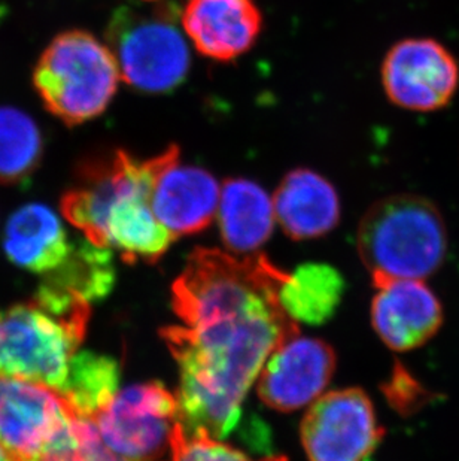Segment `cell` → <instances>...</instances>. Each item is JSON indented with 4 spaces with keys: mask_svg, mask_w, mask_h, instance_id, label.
Wrapping results in <instances>:
<instances>
[{
    "mask_svg": "<svg viewBox=\"0 0 459 461\" xmlns=\"http://www.w3.org/2000/svg\"><path fill=\"white\" fill-rule=\"evenodd\" d=\"M142 2H157V0H142Z\"/></svg>",
    "mask_w": 459,
    "mask_h": 461,
    "instance_id": "d4e9b609",
    "label": "cell"
},
{
    "mask_svg": "<svg viewBox=\"0 0 459 461\" xmlns=\"http://www.w3.org/2000/svg\"><path fill=\"white\" fill-rule=\"evenodd\" d=\"M120 70L109 47L84 31L61 33L36 66L33 83L45 108L68 126L104 113L117 93Z\"/></svg>",
    "mask_w": 459,
    "mask_h": 461,
    "instance_id": "277c9868",
    "label": "cell"
},
{
    "mask_svg": "<svg viewBox=\"0 0 459 461\" xmlns=\"http://www.w3.org/2000/svg\"><path fill=\"white\" fill-rule=\"evenodd\" d=\"M4 249L9 260L22 269L48 275L68 258L72 244L52 209L31 203L9 218Z\"/></svg>",
    "mask_w": 459,
    "mask_h": 461,
    "instance_id": "2e32d148",
    "label": "cell"
},
{
    "mask_svg": "<svg viewBox=\"0 0 459 461\" xmlns=\"http://www.w3.org/2000/svg\"><path fill=\"white\" fill-rule=\"evenodd\" d=\"M0 461H15L9 456L8 451L4 448V445L2 444H0Z\"/></svg>",
    "mask_w": 459,
    "mask_h": 461,
    "instance_id": "cb8c5ba5",
    "label": "cell"
},
{
    "mask_svg": "<svg viewBox=\"0 0 459 461\" xmlns=\"http://www.w3.org/2000/svg\"><path fill=\"white\" fill-rule=\"evenodd\" d=\"M334 367L336 356L328 345L320 339L294 336L266 361L258 394L266 405L281 412L300 410L321 396Z\"/></svg>",
    "mask_w": 459,
    "mask_h": 461,
    "instance_id": "8fae6325",
    "label": "cell"
},
{
    "mask_svg": "<svg viewBox=\"0 0 459 461\" xmlns=\"http://www.w3.org/2000/svg\"><path fill=\"white\" fill-rule=\"evenodd\" d=\"M169 461H286V458L272 456L252 460L247 454L208 433H188L179 422L170 445Z\"/></svg>",
    "mask_w": 459,
    "mask_h": 461,
    "instance_id": "603a6c76",
    "label": "cell"
},
{
    "mask_svg": "<svg viewBox=\"0 0 459 461\" xmlns=\"http://www.w3.org/2000/svg\"><path fill=\"white\" fill-rule=\"evenodd\" d=\"M446 227L434 203L415 194L376 202L361 220V260L379 279H424L442 266Z\"/></svg>",
    "mask_w": 459,
    "mask_h": 461,
    "instance_id": "3957f363",
    "label": "cell"
},
{
    "mask_svg": "<svg viewBox=\"0 0 459 461\" xmlns=\"http://www.w3.org/2000/svg\"><path fill=\"white\" fill-rule=\"evenodd\" d=\"M93 421L112 453L129 461H156L170 449L181 422L178 399L158 383L130 385Z\"/></svg>",
    "mask_w": 459,
    "mask_h": 461,
    "instance_id": "52a82bcc",
    "label": "cell"
},
{
    "mask_svg": "<svg viewBox=\"0 0 459 461\" xmlns=\"http://www.w3.org/2000/svg\"><path fill=\"white\" fill-rule=\"evenodd\" d=\"M274 215L292 240L328 233L340 218L338 192L315 170L299 167L282 179L274 197Z\"/></svg>",
    "mask_w": 459,
    "mask_h": 461,
    "instance_id": "9a60e30c",
    "label": "cell"
},
{
    "mask_svg": "<svg viewBox=\"0 0 459 461\" xmlns=\"http://www.w3.org/2000/svg\"><path fill=\"white\" fill-rule=\"evenodd\" d=\"M75 418L78 415L54 388L0 376V444L14 460L40 458Z\"/></svg>",
    "mask_w": 459,
    "mask_h": 461,
    "instance_id": "9c48e42d",
    "label": "cell"
},
{
    "mask_svg": "<svg viewBox=\"0 0 459 461\" xmlns=\"http://www.w3.org/2000/svg\"><path fill=\"white\" fill-rule=\"evenodd\" d=\"M455 59L433 40L395 44L382 66V83L392 104L412 111H436L449 104L458 87Z\"/></svg>",
    "mask_w": 459,
    "mask_h": 461,
    "instance_id": "30bf717a",
    "label": "cell"
},
{
    "mask_svg": "<svg viewBox=\"0 0 459 461\" xmlns=\"http://www.w3.org/2000/svg\"><path fill=\"white\" fill-rule=\"evenodd\" d=\"M115 281L112 254L109 249L87 242L72 244L69 256L48 274L44 283L81 297L92 303L108 296Z\"/></svg>",
    "mask_w": 459,
    "mask_h": 461,
    "instance_id": "ffe728a7",
    "label": "cell"
},
{
    "mask_svg": "<svg viewBox=\"0 0 459 461\" xmlns=\"http://www.w3.org/2000/svg\"><path fill=\"white\" fill-rule=\"evenodd\" d=\"M286 278L266 256L191 254L172 288L183 326L161 331L178 361L179 421L188 433L229 436L267 358L299 335L281 303Z\"/></svg>",
    "mask_w": 459,
    "mask_h": 461,
    "instance_id": "6da1fadb",
    "label": "cell"
},
{
    "mask_svg": "<svg viewBox=\"0 0 459 461\" xmlns=\"http://www.w3.org/2000/svg\"><path fill=\"white\" fill-rule=\"evenodd\" d=\"M120 77L140 93L174 92L190 70V50L172 5L152 9L118 8L106 31Z\"/></svg>",
    "mask_w": 459,
    "mask_h": 461,
    "instance_id": "5b68a950",
    "label": "cell"
},
{
    "mask_svg": "<svg viewBox=\"0 0 459 461\" xmlns=\"http://www.w3.org/2000/svg\"><path fill=\"white\" fill-rule=\"evenodd\" d=\"M181 22L194 49L221 63L247 54L263 32L256 0H186Z\"/></svg>",
    "mask_w": 459,
    "mask_h": 461,
    "instance_id": "7c38bea8",
    "label": "cell"
},
{
    "mask_svg": "<svg viewBox=\"0 0 459 461\" xmlns=\"http://www.w3.org/2000/svg\"><path fill=\"white\" fill-rule=\"evenodd\" d=\"M42 136L33 118L0 106V183H18L40 165Z\"/></svg>",
    "mask_w": 459,
    "mask_h": 461,
    "instance_id": "44dd1931",
    "label": "cell"
},
{
    "mask_svg": "<svg viewBox=\"0 0 459 461\" xmlns=\"http://www.w3.org/2000/svg\"><path fill=\"white\" fill-rule=\"evenodd\" d=\"M382 436L372 402L356 388L318 397L302 422L309 461H365Z\"/></svg>",
    "mask_w": 459,
    "mask_h": 461,
    "instance_id": "ba28073f",
    "label": "cell"
},
{
    "mask_svg": "<svg viewBox=\"0 0 459 461\" xmlns=\"http://www.w3.org/2000/svg\"><path fill=\"white\" fill-rule=\"evenodd\" d=\"M345 283L331 266H300L281 288V303L294 321L322 324L333 317L342 301Z\"/></svg>",
    "mask_w": 459,
    "mask_h": 461,
    "instance_id": "ac0fdd59",
    "label": "cell"
},
{
    "mask_svg": "<svg viewBox=\"0 0 459 461\" xmlns=\"http://www.w3.org/2000/svg\"><path fill=\"white\" fill-rule=\"evenodd\" d=\"M178 149L169 145L147 160L124 149L88 158L79 167L78 185L63 196V215L92 244L118 249L127 261L157 260L174 235L152 212V185Z\"/></svg>",
    "mask_w": 459,
    "mask_h": 461,
    "instance_id": "7a4b0ae2",
    "label": "cell"
},
{
    "mask_svg": "<svg viewBox=\"0 0 459 461\" xmlns=\"http://www.w3.org/2000/svg\"><path fill=\"white\" fill-rule=\"evenodd\" d=\"M120 367L108 356L76 351L60 394L81 418L94 420L117 396Z\"/></svg>",
    "mask_w": 459,
    "mask_h": 461,
    "instance_id": "d6986e66",
    "label": "cell"
},
{
    "mask_svg": "<svg viewBox=\"0 0 459 461\" xmlns=\"http://www.w3.org/2000/svg\"><path fill=\"white\" fill-rule=\"evenodd\" d=\"M274 199L245 178L227 179L221 187L218 221L222 240L236 253H251L269 240L274 226Z\"/></svg>",
    "mask_w": 459,
    "mask_h": 461,
    "instance_id": "e0dca14e",
    "label": "cell"
},
{
    "mask_svg": "<svg viewBox=\"0 0 459 461\" xmlns=\"http://www.w3.org/2000/svg\"><path fill=\"white\" fill-rule=\"evenodd\" d=\"M87 322L52 312L36 299L0 309V376L44 384L60 392Z\"/></svg>",
    "mask_w": 459,
    "mask_h": 461,
    "instance_id": "8992f818",
    "label": "cell"
},
{
    "mask_svg": "<svg viewBox=\"0 0 459 461\" xmlns=\"http://www.w3.org/2000/svg\"><path fill=\"white\" fill-rule=\"evenodd\" d=\"M373 299V327L395 351H409L431 339L443 322L437 297L419 279H379Z\"/></svg>",
    "mask_w": 459,
    "mask_h": 461,
    "instance_id": "5bb4252c",
    "label": "cell"
},
{
    "mask_svg": "<svg viewBox=\"0 0 459 461\" xmlns=\"http://www.w3.org/2000/svg\"><path fill=\"white\" fill-rule=\"evenodd\" d=\"M35 461H129L104 444L93 420L75 418L69 429Z\"/></svg>",
    "mask_w": 459,
    "mask_h": 461,
    "instance_id": "7402d4cb",
    "label": "cell"
},
{
    "mask_svg": "<svg viewBox=\"0 0 459 461\" xmlns=\"http://www.w3.org/2000/svg\"><path fill=\"white\" fill-rule=\"evenodd\" d=\"M179 151L157 174L151 208L157 220L174 238L193 235L213 221L221 187L208 170L179 163Z\"/></svg>",
    "mask_w": 459,
    "mask_h": 461,
    "instance_id": "4fadbf2b",
    "label": "cell"
}]
</instances>
